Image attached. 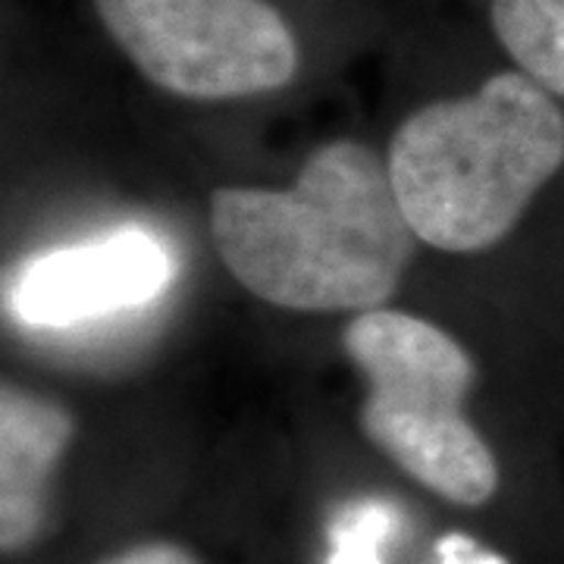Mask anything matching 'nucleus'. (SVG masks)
<instances>
[{
  "label": "nucleus",
  "mask_w": 564,
  "mask_h": 564,
  "mask_svg": "<svg viewBox=\"0 0 564 564\" xmlns=\"http://www.w3.org/2000/svg\"><path fill=\"white\" fill-rule=\"evenodd\" d=\"M386 166L423 245L477 254L505 242L564 170V107L518 66L502 69L417 107L389 141Z\"/></svg>",
  "instance_id": "nucleus-2"
},
{
  "label": "nucleus",
  "mask_w": 564,
  "mask_h": 564,
  "mask_svg": "<svg viewBox=\"0 0 564 564\" xmlns=\"http://www.w3.org/2000/svg\"><path fill=\"white\" fill-rule=\"evenodd\" d=\"M361 373L364 436L445 502L480 508L499 492V462L467 414L477 364L452 333L395 307L361 311L343 329Z\"/></svg>",
  "instance_id": "nucleus-3"
},
{
  "label": "nucleus",
  "mask_w": 564,
  "mask_h": 564,
  "mask_svg": "<svg viewBox=\"0 0 564 564\" xmlns=\"http://www.w3.org/2000/svg\"><path fill=\"white\" fill-rule=\"evenodd\" d=\"M170 273L173 263L158 239L122 232L29 263L13 289V311L32 326H73L151 302Z\"/></svg>",
  "instance_id": "nucleus-5"
},
{
  "label": "nucleus",
  "mask_w": 564,
  "mask_h": 564,
  "mask_svg": "<svg viewBox=\"0 0 564 564\" xmlns=\"http://www.w3.org/2000/svg\"><path fill=\"white\" fill-rule=\"evenodd\" d=\"M76 436L69 408L22 386L0 392V549L7 558L39 543L51 484Z\"/></svg>",
  "instance_id": "nucleus-6"
},
{
  "label": "nucleus",
  "mask_w": 564,
  "mask_h": 564,
  "mask_svg": "<svg viewBox=\"0 0 564 564\" xmlns=\"http://www.w3.org/2000/svg\"><path fill=\"white\" fill-rule=\"evenodd\" d=\"M104 32L154 88L245 101L299 76L302 44L270 0H91Z\"/></svg>",
  "instance_id": "nucleus-4"
},
{
  "label": "nucleus",
  "mask_w": 564,
  "mask_h": 564,
  "mask_svg": "<svg viewBox=\"0 0 564 564\" xmlns=\"http://www.w3.org/2000/svg\"><path fill=\"white\" fill-rule=\"evenodd\" d=\"M489 25L511 63L564 101V0H492Z\"/></svg>",
  "instance_id": "nucleus-7"
},
{
  "label": "nucleus",
  "mask_w": 564,
  "mask_h": 564,
  "mask_svg": "<svg viewBox=\"0 0 564 564\" xmlns=\"http://www.w3.org/2000/svg\"><path fill=\"white\" fill-rule=\"evenodd\" d=\"M207 226L232 280L302 314L386 307L421 242L386 161L355 139L321 144L292 185H223Z\"/></svg>",
  "instance_id": "nucleus-1"
},
{
  "label": "nucleus",
  "mask_w": 564,
  "mask_h": 564,
  "mask_svg": "<svg viewBox=\"0 0 564 564\" xmlns=\"http://www.w3.org/2000/svg\"><path fill=\"white\" fill-rule=\"evenodd\" d=\"M101 564H202L195 552H188L180 543H166V540H154V543H139L122 549L117 555L104 558Z\"/></svg>",
  "instance_id": "nucleus-8"
}]
</instances>
